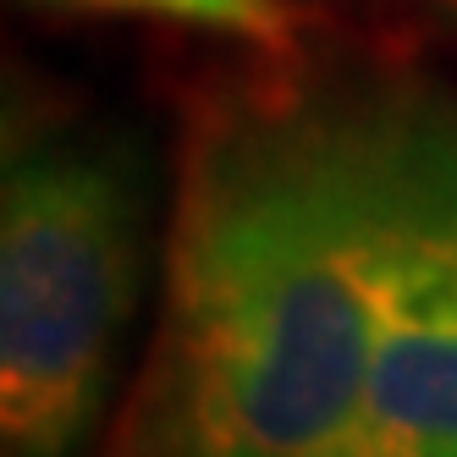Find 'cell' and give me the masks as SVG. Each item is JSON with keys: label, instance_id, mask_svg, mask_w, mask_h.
Listing matches in <instances>:
<instances>
[{"label": "cell", "instance_id": "1", "mask_svg": "<svg viewBox=\"0 0 457 457\" xmlns=\"http://www.w3.org/2000/svg\"><path fill=\"white\" fill-rule=\"evenodd\" d=\"M441 105L419 78L298 72L193 116L111 457H358Z\"/></svg>", "mask_w": 457, "mask_h": 457}, {"label": "cell", "instance_id": "3", "mask_svg": "<svg viewBox=\"0 0 457 457\" xmlns=\"http://www.w3.org/2000/svg\"><path fill=\"white\" fill-rule=\"evenodd\" d=\"M358 457H457V100L446 94L375 353Z\"/></svg>", "mask_w": 457, "mask_h": 457}, {"label": "cell", "instance_id": "2", "mask_svg": "<svg viewBox=\"0 0 457 457\" xmlns=\"http://www.w3.org/2000/svg\"><path fill=\"white\" fill-rule=\"evenodd\" d=\"M138 138L100 116L17 111L0 171V452L88 457L149 270Z\"/></svg>", "mask_w": 457, "mask_h": 457}, {"label": "cell", "instance_id": "4", "mask_svg": "<svg viewBox=\"0 0 457 457\" xmlns=\"http://www.w3.org/2000/svg\"><path fill=\"white\" fill-rule=\"evenodd\" d=\"M50 12L78 17H138V22H171L193 34H220L259 50H292L298 45L303 12L292 0H34Z\"/></svg>", "mask_w": 457, "mask_h": 457}, {"label": "cell", "instance_id": "5", "mask_svg": "<svg viewBox=\"0 0 457 457\" xmlns=\"http://www.w3.org/2000/svg\"><path fill=\"white\" fill-rule=\"evenodd\" d=\"M436 6H446V12H452V17H457V0H436Z\"/></svg>", "mask_w": 457, "mask_h": 457}]
</instances>
